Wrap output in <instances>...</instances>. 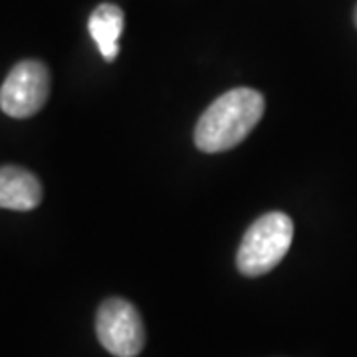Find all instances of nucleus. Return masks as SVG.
I'll return each mask as SVG.
<instances>
[{"label":"nucleus","mask_w":357,"mask_h":357,"mask_svg":"<svg viewBox=\"0 0 357 357\" xmlns=\"http://www.w3.org/2000/svg\"><path fill=\"white\" fill-rule=\"evenodd\" d=\"M123 24H126L123 10L112 2L100 4L89 16V34L98 44L100 54L105 62H114L119 54V38L123 32Z\"/></svg>","instance_id":"nucleus-6"},{"label":"nucleus","mask_w":357,"mask_h":357,"mask_svg":"<svg viewBox=\"0 0 357 357\" xmlns=\"http://www.w3.org/2000/svg\"><path fill=\"white\" fill-rule=\"evenodd\" d=\"M42 201L38 177L22 167H0V208L32 211Z\"/></svg>","instance_id":"nucleus-5"},{"label":"nucleus","mask_w":357,"mask_h":357,"mask_svg":"<svg viewBox=\"0 0 357 357\" xmlns=\"http://www.w3.org/2000/svg\"><path fill=\"white\" fill-rule=\"evenodd\" d=\"M264 114V98L250 88L222 93L201 115L195 129V143L204 153H222L236 147L256 128Z\"/></svg>","instance_id":"nucleus-1"},{"label":"nucleus","mask_w":357,"mask_h":357,"mask_svg":"<svg viewBox=\"0 0 357 357\" xmlns=\"http://www.w3.org/2000/svg\"><path fill=\"white\" fill-rule=\"evenodd\" d=\"M50 96V72L38 60L18 62L0 88V109L24 119L38 114Z\"/></svg>","instance_id":"nucleus-4"},{"label":"nucleus","mask_w":357,"mask_h":357,"mask_svg":"<svg viewBox=\"0 0 357 357\" xmlns=\"http://www.w3.org/2000/svg\"><path fill=\"white\" fill-rule=\"evenodd\" d=\"M100 344L115 357L139 356L145 345V328L139 312L121 298L105 300L96 316Z\"/></svg>","instance_id":"nucleus-3"},{"label":"nucleus","mask_w":357,"mask_h":357,"mask_svg":"<svg viewBox=\"0 0 357 357\" xmlns=\"http://www.w3.org/2000/svg\"><path fill=\"white\" fill-rule=\"evenodd\" d=\"M356 26H357V8H356Z\"/></svg>","instance_id":"nucleus-7"},{"label":"nucleus","mask_w":357,"mask_h":357,"mask_svg":"<svg viewBox=\"0 0 357 357\" xmlns=\"http://www.w3.org/2000/svg\"><path fill=\"white\" fill-rule=\"evenodd\" d=\"M294 236L292 218L284 213L272 211L260 217L246 230L243 243L236 252V268L244 276H262L290 250Z\"/></svg>","instance_id":"nucleus-2"}]
</instances>
